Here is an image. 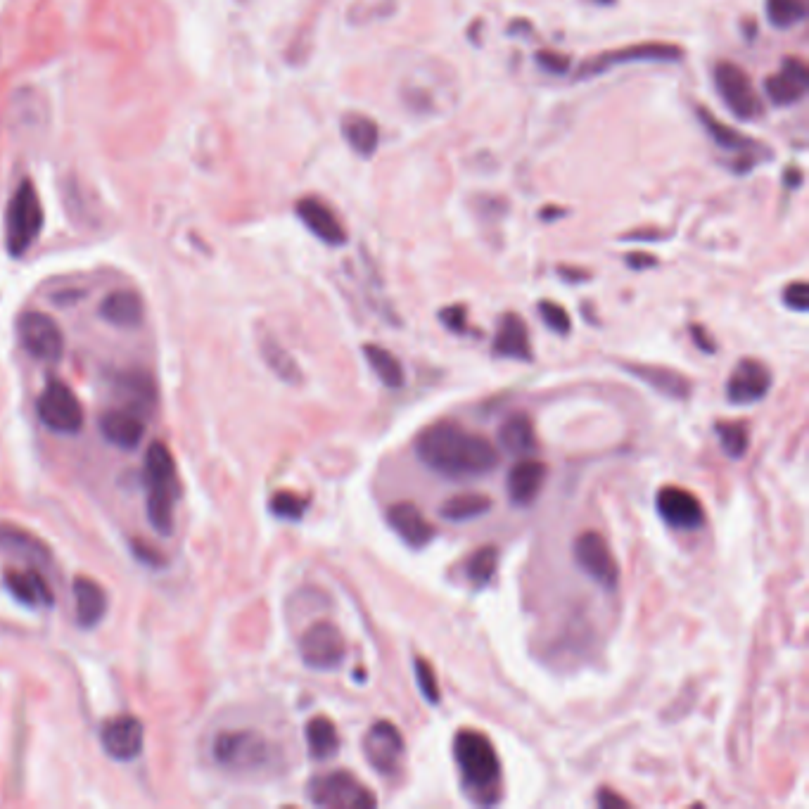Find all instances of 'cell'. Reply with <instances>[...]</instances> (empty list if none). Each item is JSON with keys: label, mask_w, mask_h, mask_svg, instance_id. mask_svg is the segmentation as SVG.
Here are the masks:
<instances>
[{"label": "cell", "mask_w": 809, "mask_h": 809, "mask_svg": "<svg viewBox=\"0 0 809 809\" xmlns=\"http://www.w3.org/2000/svg\"><path fill=\"white\" fill-rule=\"evenodd\" d=\"M416 454L432 473L451 480L482 477L499 465V451L489 439L447 423L425 430L416 442Z\"/></svg>", "instance_id": "cell-1"}, {"label": "cell", "mask_w": 809, "mask_h": 809, "mask_svg": "<svg viewBox=\"0 0 809 809\" xmlns=\"http://www.w3.org/2000/svg\"><path fill=\"white\" fill-rule=\"evenodd\" d=\"M454 757L468 793L477 795L480 802H494L499 795L501 762L492 741L480 731H458L454 738Z\"/></svg>", "instance_id": "cell-2"}, {"label": "cell", "mask_w": 809, "mask_h": 809, "mask_svg": "<svg viewBox=\"0 0 809 809\" xmlns=\"http://www.w3.org/2000/svg\"><path fill=\"white\" fill-rule=\"evenodd\" d=\"M145 487H148V520L152 530L169 537L174 532L176 463L164 442L150 444L145 454Z\"/></svg>", "instance_id": "cell-3"}, {"label": "cell", "mask_w": 809, "mask_h": 809, "mask_svg": "<svg viewBox=\"0 0 809 809\" xmlns=\"http://www.w3.org/2000/svg\"><path fill=\"white\" fill-rule=\"evenodd\" d=\"M212 755L219 767L235 774L261 772L271 764L273 748L259 731L231 729L214 738Z\"/></svg>", "instance_id": "cell-4"}, {"label": "cell", "mask_w": 809, "mask_h": 809, "mask_svg": "<svg viewBox=\"0 0 809 809\" xmlns=\"http://www.w3.org/2000/svg\"><path fill=\"white\" fill-rule=\"evenodd\" d=\"M43 228V207L31 181H22L12 193L5 212V247L12 257H22L34 245Z\"/></svg>", "instance_id": "cell-5"}, {"label": "cell", "mask_w": 809, "mask_h": 809, "mask_svg": "<svg viewBox=\"0 0 809 809\" xmlns=\"http://www.w3.org/2000/svg\"><path fill=\"white\" fill-rule=\"evenodd\" d=\"M309 800L330 809H371L378 805L375 795L345 769L311 779Z\"/></svg>", "instance_id": "cell-6"}, {"label": "cell", "mask_w": 809, "mask_h": 809, "mask_svg": "<svg viewBox=\"0 0 809 809\" xmlns=\"http://www.w3.org/2000/svg\"><path fill=\"white\" fill-rule=\"evenodd\" d=\"M38 420L57 435H76L84 428V409L72 387L62 380H50L36 401Z\"/></svg>", "instance_id": "cell-7"}, {"label": "cell", "mask_w": 809, "mask_h": 809, "mask_svg": "<svg viewBox=\"0 0 809 809\" xmlns=\"http://www.w3.org/2000/svg\"><path fill=\"white\" fill-rule=\"evenodd\" d=\"M19 342L31 359L48 363V366L60 363L62 354H65L62 328L57 326L53 316L43 314V311H29L19 318Z\"/></svg>", "instance_id": "cell-8"}, {"label": "cell", "mask_w": 809, "mask_h": 809, "mask_svg": "<svg viewBox=\"0 0 809 809\" xmlns=\"http://www.w3.org/2000/svg\"><path fill=\"white\" fill-rule=\"evenodd\" d=\"M684 57V50L674 43H636V46H627L620 50H608L591 60H586L579 67L577 79H591L613 67L624 65H639V62H679Z\"/></svg>", "instance_id": "cell-9"}, {"label": "cell", "mask_w": 809, "mask_h": 809, "mask_svg": "<svg viewBox=\"0 0 809 809\" xmlns=\"http://www.w3.org/2000/svg\"><path fill=\"white\" fill-rule=\"evenodd\" d=\"M304 665L318 672L337 670L347 655V643L333 622H316L299 639Z\"/></svg>", "instance_id": "cell-10"}, {"label": "cell", "mask_w": 809, "mask_h": 809, "mask_svg": "<svg viewBox=\"0 0 809 809\" xmlns=\"http://www.w3.org/2000/svg\"><path fill=\"white\" fill-rule=\"evenodd\" d=\"M715 86L722 100L738 119H757L762 114V98L757 95L750 76L734 62H719L715 67Z\"/></svg>", "instance_id": "cell-11"}, {"label": "cell", "mask_w": 809, "mask_h": 809, "mask_svg": "<svg viewBox=\"0 0 809 809\" xmlns=\"http://www.w3.org/2000/svg\"><path fill=\"white\" fill-rule=\"evenodd\" d=\"M572 553H575V563L579 570H584L586 575L603 589L615 591L617 582H620V568H617V560L610 551L608 541H605L598 532H584L575 539V546H572Z\"/></svg>", "instance_id": "cell-12"}, {"label": "cell", "mask_w": 809, "mask_h": 809, "mask_svg": "<svg viewBox=\"0 0 809 809\" xmlns=\"http://www.w3.org/2000/svg\"><path fill=\"white\" fill-rule=\"evenodd\" d=\"M363 753L375 772L392 776L399 772V764L404 760V738L394 724L375 722L363 738Z\"/></svg>", "instance_id": "cell-13"}, {"label": "cell", "mask_w": 809, "mask_h": 809, "mask_svg": "<svg viewBox=\"0 0 809 809\" xmlns=\"http://www.w3.org/2000/svg\"><path fill=\"white\" fill-rule=\"evenodd\" d=\"M100 745H103L107 757L117 762L138 760L145 745L143 722L133 715L112 717L100 729Z\"/></svg>", "instance_id": "cell-14"}, {"label": "cell", "mask_w": 809, "mask_h": 809, "mask_svg": "<svg viewBox=\"0 0 809 809\" xmlns=\"http://www.w3.org/2000/svg\"><path fill=\"white\" fill-rule=\"evenodd\" d=\"M769 387H772V371L762 361L743 359L726 382V399L731 404L748 406L767 397Z\"/></svg>", "instance_id": "cell-15"}, {"label": "cell", "mask_w": 809, "mask_h": 809, "mask_svg": "<svg viewBox=\"0 0 809 809\" xmlns=\"http://www.w3.org/2000/svg\"><path fill=\"white\" fill-rule=\"evenodd\" d=\"M807 88H809V69L800 57H786L779 72L764 81L767 98L772 100V105L776 107L800 103V100L807 95Z\"/></svg>", "instance_id": "cell-16"}, {"label": "cell", "mask_w": 809, "mask_h": 809, "mask_svg": "<svg viewBox=\"0 0 809 809\" xmlns=\"http://www.w3.org/2000/svg\"><path fill=\"white\" fill-rule=\"evenodd\" d=\"M658 513L670 527L677 530H698L705 522V511L691 492L681 487H662L658 492Z\"/></svg>", "instance_id": "cell-17"}, {"label": "cell", "mask_w": 809, "mask_h": 809, "mask_svg": "<svg viewBox=\"0 0 809 809\" xmlns=\"http://www.w3.org/2000/svg\"><path fill=\"white\" fill-rule=\"evenodd\" d=\"M295 212L304 226L316 235L318 240L326 242L330 247H342L347 242V231L337 214L330 209L326 202L318 197H302L295 205Z\"/></svg>", "instance_id": "cell-18"}, {"label": "cell", "mask_w": 809, "mask_h": 809, "mask_svg": "<svg viewBox=\"0 0 809 809\" xmlns=\"http://www.w3.org/2000/svg\"><path fill=\"white\" fill-rule=\"evenodd\" d=\"M387 522L397 537L404 541L411 549H423L425 544H430V539L435 537V527L430 525V520L420 513V508L416 503L409 501H399L387 511Z\"/></svg>", "instance_id": "cell-19"}, {"label": "cell", "mask_w": 809, "mask_h": 809, "mask_svg": "<svg viewBox=\"0 0 809 809\" xmlns=\"http://www.w3.org/2000/svg\"><path fill=\"white\" fill-rule=\"evenodd\" d=\"M100 432H103V437L112 447L121 451H133L140 447V442L145 437V420L138 416V411L114 409L100 418Z\"/></svg>", "instance_id": "cell-20"}, {"label": "cell", "mask_w": 809, "mask_h": 809, "mask_svg": "<svg viewBox=\"0 0 809 809\" xmlns=\"http://www.w3.org/2000/svg\"><path fill=\"white\" fill-rule=\"evenodd\" d=\"M74 610H76V622L79 627L93 629L103 622V617L107 615V608H110V601H107L105 589L91 577H76L74 586Z\"/></svg>", "instance_id": "cell-21"}, {"label": "cell", "mask_w": 809, "mask_h": 809, "mask_svg": "<svg viewBox=\"0 0 809 809\" xmlns=\"http://www.w3.org/2000/svg\"><path fill=\"white\" fill-rule=\"evenodd\" d=\"M494 354L503 359L532 361L530 333L518 314H506L499 321V330L494 335Z\"/></svg>", "instance_id": "cell-22"}, {"label": "cell", "mask_w": 809, "mask_h": 809, "mask_svg": "<svg viewBox=\"0 0 809 809\" xmlns=\"http://www.w3.org/2000/svg\"><path fill=\"white\" fill-rule=\"evenodd\" d=\"M546 480V465L534 458L518 461L508 473V496L515 506H530Z\"/></svg>", "instance_id": "cell-23"}, {"label": "cell", "mask_w": 809, "mask_h": 809, "mask_svg": "<svg viewBox=\"0 0 809 809\" xmlns=\"http://www.w3.org/2000/svg\"><path fill=\"white\" fill-rule=\"evenodd\" d=\"M5 586L19 603L31 605V608L53 605V591L36 570H8L5 572Z\"/></svg>", "instance_id": "cell-24"}, {"label": "cell", "mask_w": 809, "mask_h": 809, "mask_svg": "<svg viewBox=\"0 0 809 809\" xmlns=\"http://www.w3.org/2000/svg\"><path fill=\"white\" fill-rule=\"evenodd\" d=\"M100 316L117 328H136L143 323L145 307L133 290L110 292L100 304Z\"/></svg>", "instance_id": "cell-25"}, {"label": "cell", "mask_w": 809, "mask_h": 809, "mask_svg": "<svg viewBox=\"0 0 809 809\" xmlns=\"http://www.w3.org/2000/svg\"><path fill=\"white\" fill-rule=\"evenodd\" d=\"M627 371L646 382L648 387L665 394V397L686 399L691 394V380L679 371H670V368L662 366H643V363H639V366H627Z\"/></svg>", "instance_id": "cell-26"}, {"label": "cell", "mask_w": 809, "mask_h": 809, "mask_svg": "<svg viewBox=\"0 0 809 809\" xmlns=\"http://www.w3.org/2000/svg\"><path fill=\"white\" fill-rule=\"evenodd\" d=\"M342 136L356 155L373 157L380 145V129L378 124L366 114H345L342 119Z\"/></svg>", "instance_id": "cell-27"}, {"label": "cell", "mask_w": 809, "mask_h": 809, "mask_svg": "<svg viewBox=\"0 0 809 809\" xmlns=\"http://www.w3.org/2000/svg\"><path fill=\"white\" fill-rule=\"evenodd\" d=\"M499 444L513 456L532 454L537 449V435H534V425L530 416L525 413H515L501 425L499 430Z\"/></svg>", "instance_id": "cell-28"}, {"label": "cell", "mask_w": 809, "mask_h": 809, "mask_svg": "<svg viewBox=\"0 0 809 809\" xmlns=\"http://www.w3.org/2000/svg\"><path fill=\"white\" fill-rule=\"evenodd\" d=\"M0 549L17 553V556L29 560H50V549L46 541H41L34 534L22 530V527L0 522Z\"/></svg>", "instance_id": "cell-29"}, {"label": "cell", "mask_w": 809, "mask_h": 809, "mask_svg": "<svg viewBox=\"0 0 809 809\" xmlns=\"http://www.w3.org/2000/svg\"><path fill=\"white\" fill-rule=\"evenodd\" d=\"M489 511H492V499H489V496L468 492L456 494L451 496L449 501H444L442 508H439V515H442V520L449 522H468L482 518V515Z\"/></svg>", "instance_id": "cell-30"}, {"label": "cell", "mask_w": 809, "mask_h": 809, "mask_svg": "<svg viewBox=\"0 0 809 809\" xmlns=\"http://www.w3.org/2000/svg\"><path fill=\"white\" fill-rule=\"evenodd\" d=\"M259 349H261V356H264L266 366L271 368L276 378L288 382V385H299V382H302V371H299L297 361L292 359L288 352H285L283 345H280L278 340H273L271 335H261Z\"/></svg>", "instance_id": "cell-31"}, {"label": "cell", "mask_w": 809, "mask_h": 809, "mask_svg": "<svg viewBox=\"0 0 809 809\" xmlns=\"http://www.w3.org/2000/svg\"><path fill=\"white\" fill-rule=\"evenodd\" d=\"M304 736H307L309 753L314 760H328L340 750V736H337L335 724L328 717L309 719Z\"/></svg>", "instance_id": "cell-32"}, {"label": "cell", "mask_w": 809, "mask_h": 809, "mask_svg": "<svg viewBox=\"0 0 809 809\" xmlns=\"http://www.w3.org/2000/svg\"><path fill=\"white\" fill-rule=\"evenodd\" d=\"M363 356H366L368 366L373 368V373L378 375V380L390 390H399L404 385V368H401V361L392 352H387L385 347L380 345H366L363 347Z\"/></svg>", "instance_id": "cell-33"}, {"label": "cell", "mask_w": 809, "mask_h": 809, "mask_svg": "<svg viewBox=\"0 0 809 809\" xmlns=\"http://www.w3.org/2000/svg\"><path fill=\"white\" fill-rule=\"evenodd\" d=\"M698 114H700V121H703L705 131L710 133V138L715 140V143L719 145V148H724V150H734V152L753 148V143H750V140L745 138L741 131L731 129L729 124H724V121L715 119V117H712L710 112L705 110V107H700Z\"/></svg>", "instance_id": "cell-34"}, {"label": "cell", "mask_w": 809, "mask_h": 809, "mask_svg": "<svg viewBox=\"0 0 809 809\" xmlns=\"http://www.w3.org/2000/svg\"><path fill=\"white\" fill-rule=\"evenodd\" d=\"M805 17V0H767V19L776 29H791Z\"/></svg>", "instance_id": "cell-35"}, {"label": "cell", "mask_w": 809, "mask_h": 809, "mask_svg": "<svg viewBox=\"0 0 809 809\" xmlns=\"http://www.w3.org/2000/svg\"><path fill=\"white\" fill-rule=\"evenodd\" d=\"M496 568H499V549H496V546H482V549H477L473 556H470L468 568L465 570H468L470 582L484 586L492 582Z\"/></svg>", "instance_id": "cell-36"}, {"label": "cell", "mask_w": 809, "mask_h": 809, "mask_svg": "<svg viewBox=\"0 0 809 809\" xmlns=\"http://www.w3.org/2000/svg\"><path fill=\"white\" fill-rule=\"evenodd\" d=\"M715 432L719 437V444H722L724 454L731 458H741L745 456L750 444L748 428L743 423H717Z\"/></svg>", "instance_id": "cell-37"}, {"label": "cell", "mask_w": 809, "mask_h": 809, "mask_svg": "<svg viewBox=\"0 0 809 809\" xmlns=\"http://www.w3.org/2000/svg\"><path fill=\"white\" fill-rule=\"evenodd\" d=\"M271 511H273V515H278V518L297 522V520H302L304 511H307V501L299 499V496L292 492H278L271 499Z\"/></svg>", "instance_id": "cell-38"}, {"label": "cell", "mask_w": 809, "mask_h": 809, "mask_svg": "<svg viewBox=\"0 0 809 809\" xmlns=\"http://www.w3.org/2000/svg\"><path fill=\"white\" fill-rule=\"evenodd\" d=\"M539 316H541V321H544L546 326L553 330V333L568 335L572 330V321H570L568 311L560 307V304L551 302V299L539 302Z\"/></svg>", "instance_id": "cell-39"}, {"label": "cell", "mask_w": 809, "mask_h": 809, "mask_svg": "<svg viewBox=\"0 0 809 809\" xmlns=\"http://www.w3.org/2000/svg\"><path fill=\"white\" fill-rule=\"evenodd\" d=\"M413 672H416L418 689H420V693H423V698L428 700V703L437 705L439 703V684H437L435 670H432L430 662L423 658H416L413 660Z\"/></svg>", "instance_id": "cell-40"}, {"label": "cell", "mask_w": 809, "mask_h": 809, "mask_svg": "<svg viewBox=\"0 0 809 809\" xmlns=\"http://www.w3.org/2000/svg\"><path fill=\"white\" fill-rule=\"evenodd\" d=\"M783 302H786L788 309L798 311V314H805L809 309V288L805 280H795V283L786 285V290H783Z\"/></svg>", "instance_id": "cell-41"}, {"label": "cell", "mask_w": 809, "mask_h": 809, "mask_svg": "<svg viewBox=\"0 0 809 809\" xmlns=\"http://www.w3.org/2000/svg\"><path fill=\"white\" fill-rule=\"evenodd\" d=\"M534 60H537V65L544 69V72L549 74H565L570 69V57L563 55V53H556V50H539L537 55H534Z\"/></svg>", "instance_id": "cell-42"}, {"label": "cell", "mask_w": 809, "mask_h": 809, "mask_svg": "<svg viewBox=\"0 0 809 809\" xmlns=\"http://www.w3.org/2000/svg\"><path fill=\"white\" fill-rule=\"evenodd\" d=\"M439 321H442L449 330H454V333H465V328H468V316H465V309L458 307V304L456 307L442 309Z\"/></svg>", "instance_id": "cell-43"}, {"label": "cell", "mask_w": 809, "mask_h": 809, "mask_svg": "<svg viewBox=\"0 0 809 809\" xmlns=\"http://www.w3.org/2000/svg\"><path fill=\"white\" fill-rule=\"evenodd\" d=\"M658 264V259L653 257V254H646V252H632L627 257V266L634 271H646V269H653V266Z\"/></svg>", "instance_id": "cell-44"}, {"label": "cell", "mask_w": 809, "mask_h": 809, "mask_svg": "<svg viewBox=\"0 0 809 809\" xmlns=\"http://www.w3.org/2000/svg\"><path fill=\"white\" fill-rule=\"evenodd\" d=\"M596 800H598V805L605 807V809H608V807H629L627 800L620 798V795H615L613 791H608V788H603V791L598 793Z\"/></svg>", "instance_id": "cell-45"}, {"label": "cell", "mask_w": 809, "mask_h": 809, "mask_svg": "<svg viewBox=\"0 0 809 809\" xmlns=\"http://www.w3.org/2000/svg\"><path fill=\"white\" fill-rule=\"evenodd\" d=\"M691 333H693V340H696V345L703 349V352H707V354L715 352L717 345L715 342L707 340V333L703 330V326H691Z\"/></svg>", "instance_id": "cell-46"}, {"label": "cell", "mask_w": 809, "mask_h": 809, "mask_svg": "<svg viewBox=\"0 0 809 809\" xmlns=\"http://www.w3.org/2000/svg\"><path fill=\"white\" fill-rule=\"evenodd\" d=\"M783 181H786V186H791V188H798L800 183H802V174H800V169H786V176H783Z\"/></svg>", "instance_id": "cell-47"}]
</instances>
